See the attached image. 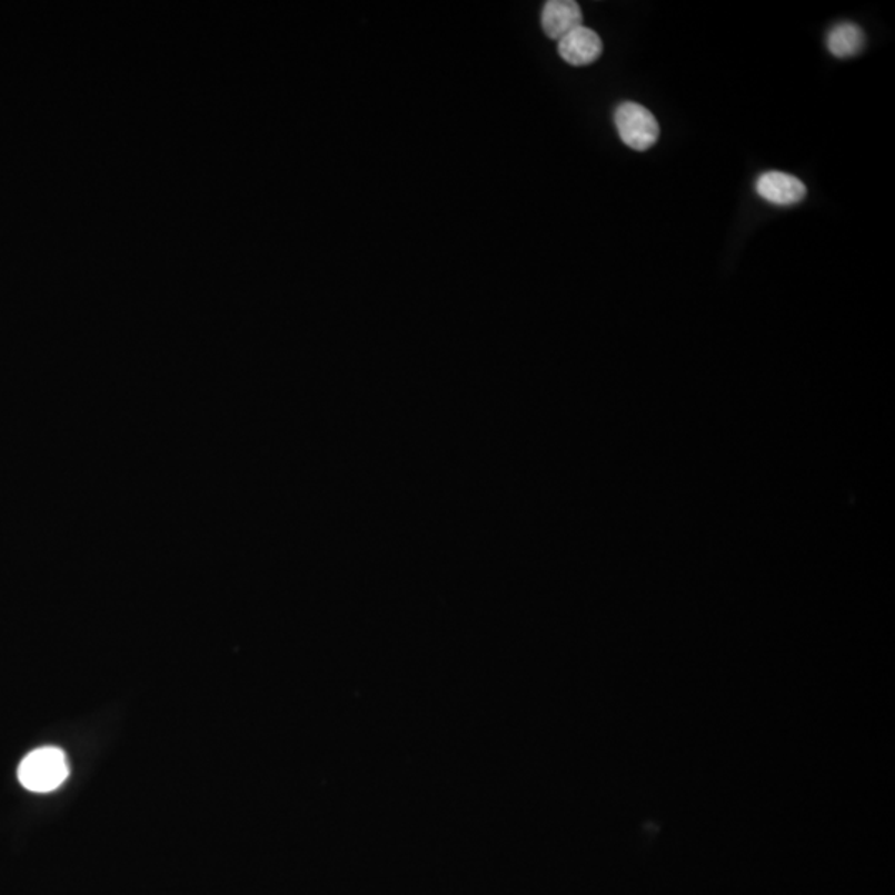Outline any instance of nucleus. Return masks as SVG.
<instances>
[{"label": "nucleus", "instance_id": "obj_1", "mask_svg": "<svg viewBox=\"0 0 895 895\" xmlns=\"http://www.w3.org/2000/svg\"><path fill=\"white\" fill-rule=\"evenodd\" d=\"M69 765L62 749L40 748L23 758L19 766V782L33 793H50L63 785Z\"/></svg>", "mask_w": 895, "mask_h": 895}, {"label": "nucleus", "instance_id": "obj_2", "mask_svg": "<svg viewBox=\"0 0 895 895\" xmlns=\"http://www.w3.org/2000/svg\"><path fill=\"white\" fill-rule=\"evenodd\" d=\"M614 120L620 140L632 150L647 151L657 143L660 135L657 118L642 105L624 101L617 107Z\"/></svg>", "mask_w": 895, "mask_h": 895}, {"label": "nucleus", "instance_id": "obj_3", "mask_svg": "<svg viewBox=\"0 0 895 895\" xmlns=\"http://www.w3.org/2000/svg\"><path fill=\"white\" fill-rule=\"evenodd\" d=\"M559 56L564 62L574 67L590 66L603 53V40L594 30L577 27L573 32L559 40Z\"/></svg>", "mask_w": 895, "mask_h": 895}, {"label": "nucleus", "instance_id": "obj_4", "mask_svg": "<svg viewBox=\"0 0 895 895\" xmlns=\"http://www.w3.org/2000/svg\"><path fill=\"white\" fill-rule=\"evenodd\" d=\"M756 192L776 206H793L806 198V186L802 179L782 171H769L756 181Z\"/></svg>", "mask_w": 895, "mask_h": 895}, {"label": "nucleus", "instance_id": "obj_5", "mask_svg": "<svg viewBox=\"0 0 895 895\" xmlns=\"http://www.w3.org/2000/svg\"><path fill=\"white\" fill-rule=\"evenodd\" d=\"M540 23L546 36L559 42L567 33L583 26V10L574 0H549L544 3Z\"/></svg>", "mask_w": 895, "mask_h": 895}, {"label": "nucleus", "instance_id": "obj_6", "mask_svg": "<svg viewBox=\"0 0 895 895\" xmlns=\"http://www.w3.org/2000/svg\"><path fill=\"white\" fill-rule=\"evenodd\" d=\"M827 49L837 59H851L859 56L866 46L863 29L854 22H841L827 33Z\"/></svg>", "mask_w": 895, "mask_h": 895}]
</instances>
